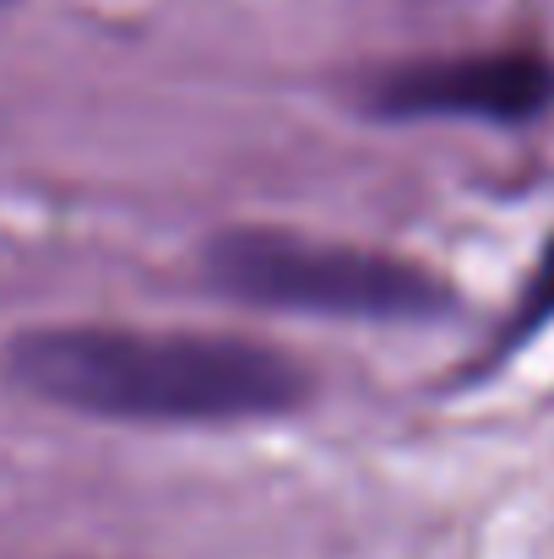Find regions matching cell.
<instances>
[{
  "mask_svg": "<svg viewBox=\"0 0 554 559\" xmlns=\"http://www.w3.org/2000/svg\"><path fill=\"white\" fill-rule=\"evenodd\" d=\"M5 374L38 402L126 424H239L294 413L310 374L283 348L217 332L44 326L5 348Z\"/></svg>",
  "mask_w": 554,
  "mask_h": 559,
  "instance_id": "1",
  "label": "cell"
},
{
  "mask_svg": "<svg viewBox=\"0 0 554 559\" xmlns=\"http://www.w3.org/2000/svg\"><path fill=\"white\" fill-rule=\"evenodd\" d=\"M207 277L245 305L343 316V321H435L451 310V288L419 261L305 239L283 228H234L207 245Z\"/></svg>",
  "mask_w": 554,
  "mask_h": 559,
  "instance_id": "2",
  "label": "cell"
},
{
  "mask_svg": "<svg viewBox=\"0 0 554 559\" xmlns=\"http://www.w3.org/2000/svg\"><path fill=\"white\" fill-rule=\"evenodd\" d=\"M554 104V66L539 55H468L424 60L375 76L369 109L391 120L462 115V120H533Z\"/></svg>",
  "mask_w": 554,
  "mask_h": 559,
  "instance_id": "3",
  "label": "cell"
},
{
  "mask_svg": "<svg viewBox=\"0 0 554 559\" xmlns=\"http://www.w3.org/2000/svg\"><path fill=\"white\" fill-rule=\"evenodd\" d=\"M0 5H5V0H0Z\"/></svg>",
  "mask_w": 554,
  "mask_h": 559,
  "instance_id": "4",
  "label": "cell"
}]
</instances>
